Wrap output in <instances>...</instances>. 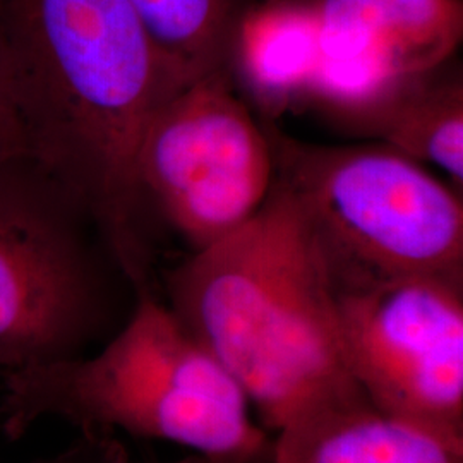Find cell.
<instances>
[{
    "mask_svg": "<svg viewBox=\"0 0 463 463\" xmlns=\"http://www.w3.org/2000/svg\"><path fill=\"white\" fill-rule=\"evenodd\" d=\"M317 72L380 90L451 61L463 38L462 0H307Z\"/></svg>",
    "mask_w": 463,
    "mask_h": 463,
    "instance_id": "ba28073f",
    "label": "cell"
},
{
    "mask_svg": "<svg viewBox=\"0 0 463 463\" xmlns=\"http://www.w3.org/2000/svg\"><path fill=\"white\" fill-rule=\"evenodd\" d=\"M275 432L271 463H463V439L384 414L364 395L316 407Z\"/></svg>",
    "mask_w": 463,
    "mask_h": 463,
    "instance_id": "9c48e42d",
    "label": "cell"
},
{
    "mask_svg": "<svg viewBox=\"0 0 463 463\" xmlns=\"http://www.w3.org/2000/svg\"><path fill=\"white\" fill-rule=\"evenodd\" d=\"M232 69L183 86L151 117L137 155V181L191 252L248 223L273 184L261 120L237 97Z\"/></svg>",
    "mask_w": 463,
    "mask_h": 463,
    "instance_id": "8992f818",
    "label": "cell"
},
{
    "mask_svg": "<svg viewBox=\"0 0 463 463\" xmlns=\"http://www.w3.org/2000/svg\"><path fill=\"white\" fill-rule=\"evenodd\" d=\"M153 43L189 84L232 69L237 33L258 0H129Z\"/></svg>",
    "mask_w": 463,
    "mask_h": 463,
    "instance_id": "7c38bea8",
    "label": "cell"
},
{
    "mask_svg": "<svg viewBox=\"0 0 463 463\" xmlns=\"http://www.w3.org/2000/svg\"><path fill=\"white\" fill-rule=\"evenodd\" d=\"M0 64L24 153L83 208L134 292H151L137 155L185 83L133 4L0 0Z\"/></svg>",
    "mask_w": 463,
    "mask_h": 463,
    "instance_id": "6da1fadb",
    "label": "cell"
},
{
    "mask_svg": "<svg viewBox=\"0 0 463 463\" xmlns=\"http://www.w3.org/2000/svg\"><path fill=\"white\" fill-rule=\"evenodd\" d=\"M335 298L363 395L384 414L463 439V281H355L335 285Z\"/></svg>",
    "mask_w": 463,
    "mask_h": 463,
    "instance_id": "52a82bcc",
    "label": "cell"
},
{
    "mask_svg": "<svg viewBox=\"0 0 463 463\" xmlns=\"http://www.w3.org/2000/svg\"><path fill=\"white\" fill-rule=\"evenodd\" d=\"M273 183L298 203L335 285L395 277L463 281L462 194L388 145L325 146L260 118Z\"/></svg>",
    "mask_w": 463,
    "mask_h": 463,
    "instance_id": "277c9868",
    "label": "cell"
},
{
    "mask_svg": "<svg viewBox=\"0 0 463 463\" xmlns=\"http://www.w3.org/2000/svg\"><path fill=\"white\" fill-rule=\"evenodd\" d=\"M122 287L133 290L83 208L28 153H2L0 373L101 345L129 316Z\"/></svg>",
    "mask_w": 463,
    "mask_h": 463,
    "instance_id": "5b68a950",
    "label": "cell"
},
{
    "mask_svg": "<svg viewBox=\"0 0 463 463\" xmlns=\"http://www.w3.org/2000/svg\"><path fill=\"white\" fill-rule=\"evenodd\" d=\"M34 463H86L80 462V460H74L71 457H59V458H50V460H40V462ZM160 463H210L206 458L199 457L196 453H189L183 458H177V460H172V462H160Z\"/></svg>",
    "mask_w": 463,
    "mask_h": 463,
    "instance_id": "5bb4252c",
    "label": "cell"
},
{
    "mask_svg": "<svg viewBox=\"0 0 463 463\" xmlns=\"http://www.w3.org/2000/svg\"><path fill=\"white\" fill-rule=\"evenodd\" d=\"M166 306L246 393L266 430L363 395L348 373L330 266L277 183L256 215L165 277Z\"/></svg>",
    "mask_w": 463,
    "mask_h": 463,
    "instance_id": "7a4b0ae2",
    "label": "cell"
},
{
    "mask_svg": "<svg viewBox=\"0 0 463 463\" xmlns=\"http://www.w3.org/2000/svg\"><path fill=\"white\" fill-rule=\"evenodd\" d=\"M319 62L315 16L307 0L254 4L237 33L232 74L248 88L261 118L275 120L304 103Z\"/></svg>",
    "mask_w": 463,
    "mask_h": 463,
    "instance_id": "30bf717a",
    "label": "cell"
},
{
    "mask_svg": "<svg viewBox=\"0 0 463 463\" xmlns=\"http://www.w3.org/2000/svg\"><path fill=\"white\" fill-rule=\"evenodd\" d=\"M0 414L11 439L42 419H62L88 436L124 430L210 463L273 460V438L239 383L155 292L136 296L97 352L5 373Z\"/></svg>",
    "mask_w": 463,
    "mask_h": 463,
    "instance_id": "3957f363",
    "label": "cell"
},
{
    "mask_svg": "<svg viewBox=\"0 0 463 463\" xmlns=\"http://www.w3.org/2000/svg\"><path fill=\"white\" fill-rule=\"evenodd\" d=\"M16 149H23V143H21V136L17 129L14 112H13L11 101L7 97L4 74H2V64H0V155L7 153V151H16Z\"/></svg>",
    "mask_w": 463,
    "mask_h": 463,
    "instance_id": "4fadbf2b",
    "label": "cell"
},
{
    "mask_svg": "<svg viewBox=\"0 0 463 463\" xmlns=\"http://www.w3.org/2000/svg\"><path fill=\"white\" fill-rule=\"evenodd\" d=\"M355 131L441 168L462 194L463 76L455 57L402 78Z\"/></svg>",
    "mask_w": 463,
    "mask_h": 463,
    "instance_id": "8fae6325",
    "label": "cell"
}]
</instances>
